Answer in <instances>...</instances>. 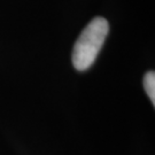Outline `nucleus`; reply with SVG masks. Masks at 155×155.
<instances>
[{"label": "nucleus", "mask_w": 155, "mask_h": 155, "mask_svg": "<svg viewBox=\"0 0 155 155\" xmlns=\"http://www.w3.org/2000/svg\"><path fill=\"white\" fill-rule=\"evenodd\" d=\"M109 24L104 17H95L86 25L72 51V63L77 70H86L93 64L108 35Z\"/></svg>", "instance_id": "1"}, {"label": "nucleus", "mask_w": 155, "mask_h": 155, "mask_svg": "<svg viewBox=\"0 0 155 155\" xmlns=\"http://www.w3.org/2000/svg\"><path fill=\"white\" fill-rule=\"evenodd\" d=\"M144 87L150 99L153 106H155V72L148 71L144 76Z\"/></svg>", "instance_id": "2"}]
</instances>
